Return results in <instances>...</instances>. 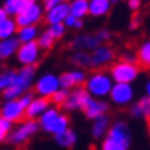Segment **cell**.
Segmentation results:
<instances>
[{"instance_id":"cell-1","label":"cell","mask_w":150,"mask_h":150,"mask_svg":"<svg viewBox=\"0 0 150 150\" xmlns=\"http://www.w3.org/2000/svg\"><path fill=\"white\" fill-rule=\"evenodd\" d=\"M132 130L129 124L122 120L112 122L106 138L101 141L100 150H130Z\"/></svg>"},{"instance_id":"cell-2","label":"cell","mask_w":150,"mask_h":150,"mask_svg":"<svg viewBox=\"0 0 150 150\" xmlns=\"http://www.w3.org/2000/svg\"><path fill=\"white\" fill-rule=\"evenodd\" d=\"M113 86H115V81L110 77L109 71H92L87 75L84 89L92 98L106 100L109 98Z\"/></svg>"},{"instance_id":"cell-3","label":"cell","mask_w":150,"mask_h":150,"mask_svg":"<svg viewBox=\"0 0 150 150\" xmlns=\"http://www.w3.org/2000/svg\"><path fill=\"white\" fill-rule=\"evenodd\" d=\"M35 67H20L17 71V78L14 86H11L9 89L2 92L3 101H11V100H20L26 92L31 91V87L35 84Z\"/></svg>"},{"instance_id":"cell-4","label":"cell","mask_w":150,"mask_h":150,"mask_svg":"<svg viewBox=\"0 0 150 150\" xmlns=\"http://www.w3.org/2000/svg\"><path fill=\"white\" fill-rule=\"evenodd\" d=\"M40 129L42 127H40L38 121L23 120L22 122H18V124L14 126V129H12V132H11L6 142L11 144L12 147H23L38 133Z\"/></svg>"},{"instance_id":"cell-5","label":"cell","mask_w":150,"mask_h":150,"mask_svg":"<svg viewBox=\"0 0 150 150\" xmlns=\"http://www.w3.org/2000/svg\"><path fill=\"white\" fill-rule=\"evenodd\" d=\"M141 72V66L136 63H126L122 60H117L115 63L109 67V74L113 78L115 83H126L132 84L138 78Z\"/></svg>"},{"instance_id":"cell-6","label":"cell","mask_w":150,"mask_h":150,"mask_svg":"<svg viewBox=\"0 0 150 150\" xmlns=\"http://www.w3.org/2000/svg\"><path fill=\"white\" fill-rule=\"evenodd\" d=\"M60 89H61L60 75L54 72H45L42 75H38L35 80V84L32 87V91L37 97L47 98V100H51Z\"/></svg>"},{"instance_id":"cell-7","label":"cell","mask_w":150,"mask_h":150,"mask_svg":"<svg viewBox=\"0 0 150 150\" xmlns=\"http://www.w3.org/2000/svg\"><path fill=\"white\" fill-rule=\"evenodd\" d=\"M42 49H40V46L37 42H32V43H22L20 45V49L17 52V61L20 63V67H31L40 61L42 58Z\"/></svg>"},{"instance_id":"cell-8","label":"cell","mask_w":150,"mask_h":150,"mask_svg":"<svg viewBox=\"0 0 150 150\" xmlns=\"http://www.w3.org/2000/svg\"><path fill=\"white\" fill-rule=\"evenodd\" d=\"M135 100V89L132 84L126 83H115L112 87V92L109 95V101L118 107L132 106Z\"/></svg>"},{"instance_id":"cell-9","label":"cell","mask_w":150,"mask_h":150,"mask_svg":"<svg viewBox=\"0 0 150 150\" xmlns=\"http://www.w3.org/2000/svg\"><path fill=\"white\" fill-rule=\"evenodd\" d=\"M92 55V71H104V67H110L115 63V49L109 45H101L95 51L91 52Z\"/></svg>"},{"instance_id":"cell-10","label":"cell","mask_w":150,"mask_h":150,"mask_svg":"<svg viewBox=\"0 0 150 150\" xmlns=\"http://www.w3.org/2000/svg\"><path fill=\"white\" fill-rule=\"evenodd\" d=\"M87 75L89 74H87L84 69L72 67V69L60 74L61 87H63V89H67V91H74V89H77V87H84Z\"/></svg>"},{"instance_id":"cell-11","label":"cell","mask_w":150,"mask_h":150,"mask_svg":"<svg viewBox=\"0 0 150 150\" xmlns=\"http://www.w3.org/2000/svg\"><path fill=\"white\" fill-rule=\"evenodd\" d=\"M26 109L22 106L20 100H11V101H3L0 107V118H5L14 124L22 122L25 118Z\"/></svg>"},{"instance_id":"cell-12","label":"cell","mask_w":150,"mask_h":150,"mask_svg":"<svg viewBox=\"0 0 150 150\" xmlns=\"http://www.w3.org/2000/svg\"><path fill=\"white\" fill-rule=\"evenodd\" d=\"M46 11L42 3H34L31 8H28L23 14L16 17V22L18 28H25V26H37L42 20H45Z\"/></svg>"},{"instance_id":"cell-13","label":"cell","mask_w":150,"mask_h":150,"mask_svg":"<svg viewBox=\"0 0 150 150\" xmlns=\"http://www.w3.org/2000/svg\"><path fill=\"white\" fill-rule=\"evenodd\" d=\"M98 46H101V42L98 37L95 35V32H84V34H78L71 40V49L75 51H84V52H92L95 51Z\"/></svg>"},{"instance_id":"cell-14","label":"cell","mask_w":150,"mask_h":150,"mask_svg":"<svg viewBox=\"0 0 150 150\" xmlns=\"http://www.w3.org/2000/svg\"><path fill=\"white\" fill-rule=\"evenodd\" d=\"M91 95L87 93V91L84 87H77L69 92V97L64 101V104L61 106L63 112H75V110H83V106L86 104L87 98Z\"/></svg>"},{"instance_id":"cell-15","label":"cell","mask_w":150,"mask_h":150,"mask_svg":"<svg viewBox=\"0 0 150 150\" xmlns=\"http://www.w3.org/2000/svg\"><path fill=\"white\" fill-rule=\"evenodd\" d=\"M84 113V117L87 120H97L100 117H104V115H107L109 112V103L106 100H97V98H92L89 97L86 101V104L83 106V110H81Z\"/></svg>"},{"instance_id":"cell-16","label":"cell","mask_w":150,"mask_h":150,"mask_svg":"<svg viewBox=\"0 0 150 150\" xmlns=\"http://www.w3.org/2000/svg\"><path fill=\"white\" fill-rule=\"evenodd\" d=\"M52 106L51 100L47 98H42V97H35L32 100V103L26 107V113H25V118L26 120H34V121H38L42 118V115L47 110Z\"/></svg>"},{"instance_id":"cell-17","label":"cell","mask_w":150,"mask_h":150,"mask_svg":"<svg viewBox=\"0 0 150 150\" xmlns=\"http://www.w3.org/2000/svg\"><path fill=\"white\" fill-rule=\"evenodd\" d=\"M34 3H38V0H3L2 8L9 17L16 18L23 14L28 8H31Z\"/></svg>"},{"instance_id":"cell-18","label":"cell","mask_w":150,"mask_h":150,"mask_svg":"<svg viewBox=\"0 0 150 150\" xmlns=\"http://www.w3.org/2000/svg\"><path fill=\"white\" fill-rule=\"evenodd\" d=\"M69 14H71V11H69V3L64 2V3H60L58 6H55V8L46 11L45 22L47 23V26H49V25L64 23Z\"/></svg>"},{"instance_id":"cell-19","label":"cell","mask_w":150,"mask_h":150,"mask_svg":"<svg viewBox=\"0 0 150 150\" xmlns=\"http://www.w3.org/2000/svg\"><path fill=\"white\" fill-rule=\"evenodd\" d=\"M110 126H112V122H110V120H109L107 115L93 120L92 124H91V135H92V138L103 141L106 138V135L109 132V129H110Z\"/></svg>"},{"instance_id":"cell-20","label":"cell","mask_w":150,"mask_h":150,"mask_svg":"<svg viewBox=\"0 0 150 150\" xmlns=\"http://www.w3.org/2000/svg\"><path fill=\"white\" fill-rule=\"evenodd\" d=\"M20 43L18 38H6V40H0V60H9L12 57L17 55V52L20 49Z\"/></svg>"},{"instance_id":"cell-21","label":"cell","mask_w":150,"mask_h":150,"mask_svg":"<svg viewBox=\"0 0 150 150\" xmlns=\"http://www.w3.org/2000/svg\"><path fill=\"white\" fill-rule=\"evenodd\" d=\"M69 124H71V121H69V117H67L66 113H63L61 112V115L60 117L54 121V122H51L47 127H45L43 129V132L45 133H47V135H52V136H57V135H61V133H64L66 130H69Z\"/></svg>"},{"instance_id":"cell-22","label":"cell","mask_w":150,"mask_h":150,"mask_svg":"<svg viewBox=\"0 0 150 150\" xmlns=\"http://www.w3.org/2000/svg\"><path fill=\"white\" fill-rule=\"evenodd\" d=\"M110 0H89V16L95 18L106 17L112 9Z\"/></svg>"},{"instance_id":"cell-23","label":"cell","mask_w":150,"mask_h":150,"mask_svg":"<svg viewBox=\"0 0 150 150\" xmlns=\"http://www.w3.org/2000/svg\"><path fill=\"white\" fill-rule=\"evenodd\" d=\"M71 63L75 67L80 69H92V55L91 52H84V51H75L71 54Z\"/></svg>"},{"instance_id":"cell-24","label":"cell","mask_w":150,"mask_h":150,"mask_svg":"<svg viewBox=\"0 0 150 150\" xmlns=\"http://www.w3.org/2000/svg\"><path fill=\"white\" fill-rule=\"evenodd\" d=\"M136 57H138V64L142 69L150 71V38L141 42L136 47Z\"/></svg>"},{"instance_id":"cell-25","label":"cell","mask_w":150,"mask_h":150,"mask_svg":"<svg viewBox=\"0 0 150 150\" xmlns=\"http://www.w3.org/2000/svg\"><path fill=\"white\" fill-rule=\"evenodd\" d=\"M69 11L74 17L83 20L89 16V0H69Z\"/></svg>"},{"instance_id":"cell-26","label":"cell","mask_w":150,"mask_h":150,"mask_svg":"<svg viewBox=\"0 0 150 150\" xmlns=\"http://www.w3.org/2000/svg\"><path fill=\"white\" fill-rule=\"evenodd\" d=\"M40 34L42 32H40L38 26H25V28H18L17 38L20 43H32L38 40Z\"/></svg>"},{"instance_id":"cell-27","label":"cell","mask_w":150,"mask_h":150,"mask_svg":"<svg viewBox=\"0 0 150 150\" xmlns=\"http://www.w3.org/2000/svg\"><path fill=\"white\" fill-rule=\"evenodd\" d=\"M17 32H18V25L16 22V18L8 17L5 22L0 23V40L14 38L17 37Z\"/></svg>"},{"instance_id":"cell-28","label":"cell","mask_w":150,"mask_h":150,"mask_svg":"<svg viewBox=\"0 0 150 150\" xmlns=\"http://www.w3.org/2000/svg\"><path fill=\"white\" fill-rule=\"evenodd\" d=\"M54 139H55V142H57L60 147H63V149H72L75 144H77L78 136H77V133H75V130L69 129V130H66L64 133L54 136Z\"/></svg>"},{"instance_id":"cell-29","label":"cell","mask_w":150,"mask_h":150,"mask_svg":"<svg viewBox=\"0 0 150 150\" xmlns=\"http://www.w3.org/2000/svg\"><path fill=\"white\" fill-rule=\"evenodd\" d=\"M17 71L18 69H12V67H6L0 72V91H6L11 86H14L16 78H17Z\"/></svg>"},{"instance_id":"cell-30","label":"cell","mask_w":150,"mask_h":150,"mask_svg":"<svg viewBox=\"0 0 150 150\" xmlns=\"http://www.w3.org/2000/svg\"><path fill=\"white\" fill-rule=\"evenodd\" d=\"M60 115H61V107H57V106L52 104V106L42 115V118L38 120V124H40V127H42V130H43L45 127L49 126L51 122L55 121V120L60 117Z\"/></svg>"},{"instance_id":"cell-31","label":"cell","mask_w":150,"mask_h":150,"mask_svg":"<svg viewBox=\"0 0 150 150\" xmlns=\"http://www.w3.org/2000/svg\"><path fill=\"white\" fill-rule=\"evenodd\" d=\"M37 43H38V46H40V49H42V51H51V49H54V46H55L57 40L54 38L47 31H43L42 34H40Z\"/></svg>"},{"instance_id":"cell-32","label":"cell","mask_w":150,"mask_h":150,"mask_svg":"<svg viewBox=\"0 0 150 150\" xmlns=\"http://www.w3.org/2000/svg\"><path fill=\"white\" fill-rule=\"evenodd\" d=\"M14 126H16L14 122H11V121L5 120V118H0V139H2V141H8Z\"/></svg>"},{"instance_id":"cell-33","label":"cell","mask_w":150,"mask_h":150,"mask_svg":"<svg viewBox=\"0 0 150 150\" xmlns=\"http://www.w3.org/2000/svg\"><path fill=\"white\" fill-rule=\"evenodd\" d=\"M66 26L64 23H58V25H49L46 28V31L51 34V35L55 38V40H60V38H63L64 37V34H66Z\"/></svg>"},{"instance_id":"cell-34","label":"cell","mask_w":150,"mask_h":150,"mask_svg":"<svg viewBox=\"0 0 150 150\" xmlns=\"http://www.w3.org/2000/svg\"><path fill=\"white\" fill-rule=\"evenodd\" d=\"M69 92H71V91L63 89V87H61V89L51 98V103H52L54 106H57V107H61V106L64 104V101L67 100V97H69Z\"/></svg>"},{"instance_id":"cell-35","label":"cell","mask_w":150,"mask_h":150,"mask_svg":"<svg viewBox=\"0 0 150 150\" xmlns=\"http://www.w3.org/2000/svg\"><path fill=\"white\" fill-rule=\"evenodd\" d=\"M136 103L139 104L141 110H142V115H144V118H146L147 121H150V98L144 95V97L139 98Z\"/></svg>"},{"instance_id":"cell-36","label":"cell","mask_w":150,"mask_h":150,"mask_svg":"<svg viewBox=\"0 0 150 150\" xmlns=\"http://www.w3.org/2000/svg\"><path fill=\"white\" fill-rule=\"evenodd\" d=\"M95 35L98 37L101 45H107V42L112 38V32L109 31V29H106V28H101V29H98L97 32H95Z\"/></svg>"},{"instance_id":"cell-37","label":"cell","mask_w":150,"mask_h":150,"mask_svg":"<svg viewBox=\"0 0 150 150\" xmlns=\"http://www.w3.org/2000/svg\"><path fill=\"white\" fill-rule=\"evenodd\" d=\"M120 60L126 61V63H136L138 64V57H136V51H124L121 54Z\"/></svg>"},{"instance_id":"cell-38","label":"cell","mask_w":150,"mask_h":150,"mask_svg":"<svg viewBox=\"0 0 150 150\" xmlns=\"http://www.w3.org/2000/svg\"><path fill=\"white\" fill-rule=\"evenodd\" d=\"M129 113H130V117L135 118V120L144 118V115H142V110H141V107H139L138 103H133L130 107H129Z\"/></svg>"},{"instance_id":"cell-39","label":"cell","mask_w":150,"mask_h":150,"mask_svg":"<svg viewBox=\"0 0 150 150\" xmlns=\"http://www.w3.org/2000/svg\"><path fill=\"white\" fill-rule=\"evenodd\" d=\"M64 2H69V0H42V5L45 11H49L52 8H55V6H58L60 3H64Z\"/></svg>"},{"instance_id":"cell-40","label":"cell","mask_w":150,"mask_h":150,"mask_svg":"<svg viewBox=\"0 0 150 150\" xmlns=\"http://www.w3.org/2000/svg\"><path fill=\"white\" fill-rule=\"evenodd\" d=\"M35 97H37V95L34 93L32 91H29V92H26V93L23 95V97L20 98V103H22V106H23V107L26 109V107H28V106H29V104L32 103V100L35 98Z\"/></svg>"},{"instance_id":"cell-41","label":"cell","mask_w":150,"mask_h":150,"mask_svg":"<svg viewBox=\"0 0 150 150\" xmlns=\"http://www.w3.org/2000/svg\"><path fill=\"white\" fill-rule=\"evenodd\" d=\"M80 18H77V17H74L72 14H69L67 16V18H66V22H64V26L67 29H74L75 28V25H77V22H78Z\"/></svg>"},{"instance_id":"cell-42","label":"cell","mask_w":150,"mask_h":150,"mask_svg":"<svg viewBox=\"0 0 150 150\" xmlns=\"http://www.w3.org/2000/svg\"><path fill=\"white\" fill-rule=\"evenodd\" d=\"M141 0H127V6H129V9L130 11H133V12H136V11H139V8H141Z\"/></svg>"},{"instance_id":"cell-43","label":"cell","mask_w":150,"mask_h":150,"mask_svg":"<svg viewBox=\"0 0 150 150\" xmlns=\"http://www.w3.org/2000/svg\"><path fill=\"white\" fill-rule=\"evenodd\" d=\"M139 23H141V17H139V16H133L132 22H130V28H132V29H136V28L139 26Z\"/></svg>"},{"instance_id":"cell-44","label":"cell","mask_w":150,"mask_h":150,"mask_svg":"<svg viewBox=\"0 0 150 150\" xmlns=\"http://www.w3.org/2000/svg\"><path fill=\"white\" fill-rule=\"evenodd\" d=\"M144 92H146V97L150 98V78L147 80V83H146V86H144Z\"/></svg>"},{"instance_id":"cell-45","label":"cell","mask_w":150,"mask_h":150,"mask_svg":"<svg viewBox=\"0 0 150 150\" xmlns=\"http://www.w3.org/2000/svg\"><path fill=\"white\" fill-rule=\"evenodd\" d=\"M83 26H84V22H83V20H78L74 29H75V31H80V29H83Z\"/></svg>"},{"instance_id":"cell-46","label":"cell","mask_w":150,"mask_h":150,"mask_svg":"<svg viewBox=\"0 0 150 150\" xmlns=\"http://www.w3.org/2000/svg\"><path fill=\"white\" fill-rule=\"evenodd\" d=\"M120 2H122V0H110V3H112L113 6H115V5H118Z\"/></svg>"},{"instance_id":"cell-47","label":"cell","mask_w":150,"mask_h":150,"mask_svg":"<svg viewBox=\"0 0 150 150\" xmlns=\"http://www.w3.org/2000/svg\"><path fill=\"white\" fill-rule=\"evenodd\" d=\"M147 133H149V136H150V121H147Z\"/></svg>"}]
</instances>
